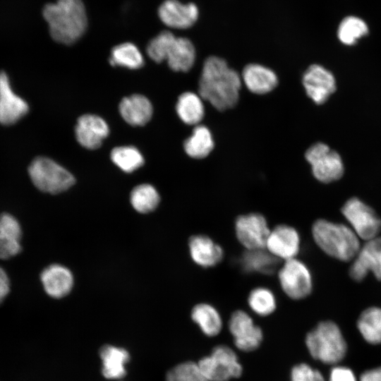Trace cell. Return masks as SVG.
Wrapping results in <instances>:
<instances>
[{"instance_id":"20","label":"cell","mask_w":381,"mask_h":381,"mask_svg":"<svg viewBox=\"0 0 381 381\" xmlns=\"http://www.w3.org/2000/svg\"><path fill=\"white\" fill-rule=\"evenodd\" d=\"M241 77L246 87L257 95L268 93L278 84L276 73L272 69L258 64L246 65Z\"/></svg>"},{"instance_id":"30","label":"cell","mask_w":381,"mask_h":381,"mask_svg":"<svg viewBox=\"0 0 381 381\" xmlns=\"http://www.w3.org/2000/svg\"><path fill=\"white\" fill-rule=\"evenodd\" d=\"M130 200L137 212L147 213L157 207L160 198L155 187L150 184L143 183L132 190Z\"/></svg>"},{"instance_id":"26","label":"cell","mask_w":381,"mask_h":381,"mask_svg":"<svg viewBox=\"0 0 381 381\" xmlns=\"http://www.w3.org/2000/svg\"><path fill=\"white\" fill-rule=\"evenodd\" d=\"M176 111L183 123L197 126L205 115L202 99L194 92H183L178 98Z\"/></svg>"},{"instance_id":"17","label":"cell","mask_w":381,"mask_h":381,"mask_svg":"<svg viewBox=\"0 0 381 381\" xmlns=\"http://www.w3.org/2000/svg\"><path fill=\"white\" fill-rule=\"evenodd\" d=\"M109 133L107 122L95 114H88L80 116L75 128L77 141L81 146L89 150L98 148Z\"/></svg>"},{"instance_id":"6","label":"cell","mask_w":381,"mask_h":381,"mask_svg":"<svg viewBox=\"0 0 381 381\" xmlns=\"http://www.w3.org/2000/svg\"><path fill=\"white\" fill-rule=\"evenodd\" d=\"M198 365L209 381H229L240 377L243 371L235 352L225 345L215 346Z\"/></svg>"},{"instance_id":"41","label":"cell","mask_w":381,"mask_h":381,"mask_svg":"<svg viewBox=\"0 0 381 381\" xmlns=\"http://www.w3.org/2000/svg\"><path fill=\"white\" fill-rule=\"evenodd\" d=\"M360 381H381V367L363 373Z\"/></svg>"},{"instance_id":"13","label":"cell","mask_w":381,"mask_h":381,"mask_svg":"<svg viewBox=\"0 0 381 381\" xmlns=\"http://www.w3.org/2000/svg\"><path fill=\"white\" fill-rule=\"evenodd\" d=\"M381 280V238L376 237L368 241L360 248L353 263L350 267L351 277L357 282L364 279L368 272Z\"/></svg>"},{"instance_id":"18","label":"cell","mask_w":381,"mask_h":381,"mask_svg":"<svg viewBox=\"0 0 381 381\" xmlns=\"http://www.w3.org/2000/svg\"><path fill=\"white\" fill-rule=\"evenodd\" d=\"M195 56V47L189 39L174 36L166 49L164 61L171 70L186 72L193 67Z\"/></svg>"},{"instance_id":"5","label":"cell","mask_w":381,"mask_h":381,"mask_svg":"<svg viewBox=\"0 0 381 381\" xmlns=\"http://www.w3.org/2000/svg\"><path fill=\"white\" fill-rule=\"evenodd\" d=\"M28 174L34 186L50 194L65 191L75 183L73 176L54 160L38 157L28 167Z\"/></svg>"},{"instance_id":"7","label":"cell","mask_w":381,"mask_h":381,"mask_svg":"<svg viewBox=\"0 0 381 381\" xmlns=\"http://www.w3.org/2000/svg\"><path fill=\"white\" fill-rule=\"evenodd\" d=\"M306 158L312 167L314 176L320 181L329 183L340 179L344 167L339 154L326 144L318 143L310 147Z\"/></svg>"},{"instance_id":"9","label":"cell","mask_w":381,"mask_h":381,"mask_svg":"<svg viewBox=\"0 0 381 381\" xmlns=\"http://www.w3.org/2000/svg\"><path fill=\"white\" fill-rule=\"evenodd\" d=\"M278 278L283 291L291 298L301 299L312 291L310 272L307 266L296 258L284 261L279 270Z\"/></svg>"},{"instance_id":"4","label":"cell","mask_w":381,"mask_h":381,"mask_svg":"<svg viewBox=\"0 0 381 381\" xmlns=\"http://www.w3.org/2000/svg\"><path fill=\"white\" fill-rule=\"evenodd\" d=\"M306 344L310 355L326 364H334L343 359L346 344L337 325L322 322L306 336Z\"/></svg>"},{"instance_id":"22","label":"cell","mask_w":381,"mask_h":381,"mask_svg":"<svg viewBox=\"0 0 381 381\" xmlns=\"http://www.w3.org/2000/svg\"><path fill=\"white\" fill-rule=\"evenodd\" d=\"M119 110L123 120L133 126L146 124L151 119L153 108L144 95L134 94L122 99Z\"/></svg>"},{"instance_id":"32","label":"cell","mask_w":381,"mask_h":381,"mask_svg":"<svg viewBox=\"0 0 381 381\" xmlns=\"http://www.w3.org/2000/svg\"><path fill=\"white\" fill-rule=\"evenodd\" d=\"M250 309L260 316H266L276 308V298L271 290L265 287L253 289L248 298Z\"/></svg>"},{"instance_id":"37","label":"cell","mask_w":381,"mask_h":381,"mask_svg":"<svg viewBox=\"0 0 381 381\" xmlns=\"http://www.w3.org/2000/svg\"><path fill=\"white\" fill-rule=\"evenodd\" d=\"M291 381H325L322 374L306 363L295 365L291 373Z\"/></svg>"},{"instance_id":"39","label":"cell","mask_w":381,"mask_h":381,"mask_svg":"<svg viewBox=\"0 0 381 381\" xmlns=\"http://www.w3.org/2000/svg\"><path fill=\"white\" fill-rule=\"evenodd\" d=\"M329 381H356V380L349 368L339 366L332 368Z\"/></svg>"},{"instance_id":"16","label":"cell","mask_w":381,"mask_h":381,"mask_svg":"<svg viewBox=\"0 0 381 381\" xmlns=\"http://www.w3.org/2000/svg\"><path fill=\"white\" fill-rule=\"evenodd\" d=\"M306 92L316 104L324 103L336 89L333 75L322 66H310L303 76Z\"/></svg>"},{"instance_id":"31","label":"cell","mask_w":381,"mask_h":381,"mask_svg":"<svg viewBox=\"0 0 381 381\" xmlns=\"http://www.w3.org/2000/svg\"><path fill=\"white\" fill-rule=\"evenodd\" d=\"M112 162L122 171L130 173L144 164V158L140 151L133 146L114 147L111 152Z\"/></svg>"},{"instance_id":"38","label":"cell","mask_w":381,"mask_h":381,"mask_svg":"<svg viewBox=\"0 0 381 381\" xmlns=\"http://www.w3.org/2000/svg\"><path fill=\"white\" fill-rule=\"evenodd\" d=\"M0 231L21 241L23 231L20 224L11 213L0 214Z\"/></svg>"},{"instance_id":"28","label":"cell","mask_w":381,"mask_h":381,"mask_svg":"<svg viewBox=\"0 0 381 381\" xmlns=\"http://www.w3.org/2000/svg\"><path fill=\"white\" fill-rule=\"evenodd\" d=\"M357 326L368 343H381V308L371 307L365 310L358 320Z\"/></svg>"},{"instance_id":"33","label":"cell","mask_w":381,"mask_h":381,"mask_svg":"<svg viewBox=\"0 0 381 381\" xmlns=\"http://www.w3.org/2000/svg\"><path fill=\"white\" fill-rule=\"evenodd\" d=\"M368 32L367 25L361 19L349 16L343 19L338 29V37L341 42L351 45Z\"/></svg>"},{"instance_id":"3","label":"cell","mask_w":381,"mask_h":381,"mask_svg":"<svg viewBox=\"0 0 381 381\" xmlns=\"http://www.w3.org/2000/svg\"><path fill=\"white\" fill-rule=\"evenodd\" d=\"M312 234L325 253L342 261L354 258L361 248L356 233L341 224L318 219L313 225Z\"/></svg>"},{"instance_id":"36","label":"cell","mask_w":381,"mask_h":381,"mask_svg":"<svg viewBox=\"0 0 381 381\" xmlns=\"http://www.w3.org/2000/svg\"><path fill=\"white\" fill-rule=\"evenodd\" d=\"M20 241L0 231V260H8L18 255L22 249Z\"/></svg>"},{"instance_id":"35","label":"cell","mask_w":381,"mask_h":381,"mask_svg":"<svg viewBox=\"0 0 381 381\" xmlns=\"http://www.w3.org/2000/svg\"><path fill=\"white\" fill-rule=\"evenodd\" d=\"M174 36L171 32L164 30L152 38L146 49L148 56L157 63L164 61L166 48Z\"/></svg>"},{"instance_id":"14","label":"cell","mask_w":381,"mask_h":381,"mask_svg":"<svg viewBox=\"0 0 381 381\" xmlns=\"http://www.w3.org/2000/svg\"><path fill=\"white\" fill-rule=\"evenodd\" d=\"M29 111L28 103L12 89L9 78L0 73V123L12 125L24 117Z\"/></svg>"},{"instance_id":"15","label":"cell","mask_w":381,"mask_h":381,"mask_svg":"<svg viewBox=\"0 0 381 381\" xmlns=\"http://www.w3.org/2000/svg\"><path fill=\"white\" fill-rule=\"evenodd\" d=\"M158 16L171 28L187 29L197 21L199 10L193 3L184 4L178 0H165L158 8Z\"/></svg>"},{"instance_id":"34","label":"cell","mask_w":381,"mask_h":381,"mask_svg":"<svg viewBox=\"0 0 381 381\" xmlns=\"http://www.w3.org/2000/svg\"><path fill=\"white\" fill-rule=\"evenodd\" d=\"M166 381H209L202 373L198 363L188 361L168 371Z\"/></svg>"},{"instance_id":"12","label":"cell","mask_w":381,"mask_h":381,"mask_svg":"<svg viewBox=\"0 0 381 381\" xmlns=\"http://www.w3.org/2000/svg\"><path fill=\"white\" fill-rule=\"evenodd\" d=\"M265 248L284 261L296 258L300 250V236L292 226L279 224L270 230Z\"/></svg>"},{"instance_id":"29","label":"cell","mask_w":381,"mask_h":381,"mask_svg":"<svg viewBox=\"0 0 381 381\" xmlns=\"http://www.w3.org/2000/svg\"><path fill=\"white\" fill-rule=\"evenodd\" d=\"M109 63L112 66L137 69L143 66L144 60L139 49L134 44L124 42L111 49Z\"/></svg>"},{"instance_id":"8","label":"cell","mask_w":381,"mask_h":381,"mask_svg":"<svg viewBox=\"0 0 381 381\" xmlns=\"http://www.w3.org/2000/svg\"><path fill=\"white\" fill-rule=\"evenodd\" d=\"M341 212L356 234L363 239L369 241L376 238L381 231V219L371 207L358 198L348 200Z\"/></svg>"},{"instance_id":"21","label":"cell","mask_w":381,"mask_h":381,"mask_svg":"<svg viewBox=\"0 0 381 381\" xmlns=\"http://www.w3.org/2000/svg\"><path fill=\"white\" fill-rule=\"evenodd\" d=\"M189 251L193 260L203 267L215 266L224 257L222 248L205 235H195L189 240Z\"/></svg>"},{"instance_id":"2","label":"cell","mask_w":381,"mask_h":381,"mask_svg":"<svg viewBox=\"0 0 381 381\" xmlns=\"http://www.w3.org/2000/svg\"><path fill=\"white\" fill-rule=\"evenodd\" d=\"M43 16L51 37L56 42L71 45L85 32L87 16L82 0H57L45 5Z\"/></svg>"},{"instance_id":"10","label":"cell","mask_w":381,"mask_h":381,"mask_svg":"<svg viewBox=\"0 0 381 381\" xmlns=\"http://www.w3.org/2000/svg\"><path fill=\"white\" fill-rule=\"evenodd\" d=\"M270 230L266 219L259 213L240 215L235 221L236 238L246 250L265 248Z\"/></svg>"},{"instance_id":"11","label":"cell","mask_w":381,"mask_h":381,"mask_svg":"<svg viewBox=\"0 0 381 381\" xmlns=\"http://www.w3.org/2000/svg\"><path fill=\"white\" fill-rule=\"evenodd\" d=\"M229 329L236 346L241 351H252L260 346L262 340L261 329L243 310H236L232 313L229 321Z\"/></svg>"},{"instance_id":"25","label":"cell","mask_w":381,"mask_h":381,"mask_svg":"<svg viewBox=\"0 0 381 381\" xmlns=\"http://www.w3.org/2000/svg\"><path fill=\"white\" fill-rule=\"evenodd\" d=\"M214 143L209 128L204 125L194 127L191 135L184 141L186 153L193 159L207 157L214 148Z\"/></svg>"},{"instance_id":"27","label":"cell","mask_w":381,"mask_h":381,"mask_svg":"<svg viewBox=\"0 0 381 381\" xmlns=\"http://www.w3.org/2000/svg\"><path fill=\"white\" fill-rule=\"evenodd\" d=\"M191 318L207 336H216L222 329V318L217 309L210 304L202 303L195 306Z\"/></svg>"},{"instance_id":"40","label":"cell","mask_w":381,"mask_h":381,"mask_svg":"<svg viewBox=\"0 0 381 381\" xmlns=\"http://www.w3.org/2000/svg\"><path fill=\"white\" fill-rule=\"evenodd\" d=\"M10 291V279L6 270L0 266V304L7 297Z\"/></svg>"},{"instance_id":"24","label":"cell","mask_w":381,"mask_h":381,"mask_svg":"<svg viewBox=\"0 0 381 381\" xmlns=\"http://www.w3.org/2000/svg\"><path fill=\"white\" fill-rule=\"evenodd\" d=\"M279 262V260L266 248L246 250L240 259L241 266L245 272L264 274H273Z\"/></svg>"},{"instance_id":"23","label":"cell","mask_w":381,"mask_h":381,"mask_svg":"<svg viewBox=\"0 0 381 381\" xmlns=\"http://www.w3.org/2000/svg\"><path fill=\"white\" fill-rule=\"evenodd\" d=\"M102 361V373L107 379H121L126 374L124 365L129 361L128 352L123 349L111 345H104L99 349Z\"/></svg>"},{"instance_id":"1","label":"cell","mask_w":381,"mask_h":381,"mask_svg":"<svg viewBox=\"0 0 381 381\" xmlns=\"http://www.w3.org/2000/svg\"><path fill=\"white\" fill-rule=\"evenodd\" d=\"M241 83L240 75L224 59L210 56L203 64L199 95L217 110L224 111L237 104Z\"/></svg>"},{"instance_id":"19","label":"cell","mask_w":381,"mask_h":381,"mask_svg":"<svg viewBox=\"0 0 381 381\" xmlns=\"http://www.w3.org/2000/svg\"><path fill=\"white\" fill-rule=\"evenodd\" d=\"M40 280L45 292L56 298L66 296L73 284L71 272L58 264L50 265L45 267L40 274Z\"/></svg>"}]
</instances>
